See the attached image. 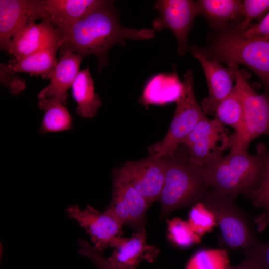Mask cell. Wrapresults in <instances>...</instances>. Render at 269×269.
<instances>
[{
  "label": "cell",
  "instance_id": "1",
  "mask_svg": "<svg viewBox=\"0 0 269 269\" xmlns=\"http://www.w3.org/2000/svg\"><path fill=\"white\" fill-rule=\"evenodd\" d=\"M114 1L97 8L68 28L60 31V52L69 51L83 57H97L99 71L108 62V53L115 45L124 46L126 40H147L155 36L150 29H135L122 26Z\"/></svg>",
  "mask_w": 269,
  "mask_h": 269
},
{
  "label": "cell",
  "instance_id": "2",
  "mask_svg": "<svg viewBox=\"0 0 269 269\" xmlns=\"http://www.w3.org/2000/svg\"><path fill=\"white\" fill-rule=\"evenodd\" d=\"M269 159L265 145H258L255 154L230 152L211 165L202 167L210 189L234 198L240 194L248 197L260 185Z\"/></svg>",
  "mask_w": 269,
  "mask_h": 269
},
{
  "label": "cell",
  "instance_id": "3",
  "mask_svg": "<svg viewBox=\"0 0 269 269\" xmlns=\"http://www.w3.org/2000/svg\"><path fill=\"white\" fill-rule=\"evenodd\" d=\"M166 171L159 201L161 217L190 205L198 203L210 189L203 167L191 163L186 149L179 147L171 156L165 157Z\"/></svg>",
  "mask_w": 269,
  "mask_h": 269
},
{
  "label": "cell",
  "instance_id": "4",
  "mask_svg": "<svg viewBox=\"0 0 269 269\" xmlns=\"http://www.w3.org/2000/svg\"><path fill=\"white\" fill-rule=\"evenodd\" d=\"M203 51L210 59L224 62L229 67L247 66L259 77L265 93L269 94V34L243 38L230 30L220 34Z\"/></svg>",
  "mask_w": 269,
  "mask_h": 269
},
{
  "label": "cell",
  "instance_id": "5",
  "mask_svg": "<svg viewBox=\"0 0 269 269\" xmlns=\"http://www.w3.org/2000/svg\"><path fill=\"white\" fill-rule=\"evenodd\" d=\"M214 216L225 244L245 251L258 242L251 221L230 196L210 189L201 202Z\"/></svg>",
  "mask_w": 269,
  "mask_h": 269
},
{
  "label": "cell",
  "instance_id": "6",
  "mask_svg": "<svg viewBox=\"0 0 269 269\" xmlns=\"http://www.w3.org/2000/svg\"><path fill=\"white\" fill-rule=\"evenodd\" d=\"M234 75L242 101L243 122L240 132L231 135L230 152H247L255 139L269 136V94L256 92L238 68H235Z\"/></svg>",
  "mask_w": 269,
  "mask_h": 269
},
{
  "label": "cell",
  "instance_id": "7",
  "mask_svg": "<svg viewBox=\"0 0 269 269\" xmlns=\"http://www.w3.org/2000/svg\"><path fill=\"white\" fill-rule=\"evenodd\" d=\"M183 90L176 101V107L168 131L153 153L160 157L172 155L191 131L206 114L198 104L193 88L191 70H188L182 82Z\"/></svg>",
  "mask_w": 269,
  "mask_h": 269
},
{
  "label": "cell",
  "instance_id": "8",
  "mask_svg": "<svg viewBox=\"0 0 269 269\" xmlns=\"http://www.w3.org/2000/svg\"><path fill=\"white\" fill-rule=\"evenodd\" d=\"M182 144L190 161L204 167L219 160L224 152L231 149V135L217 119L206 116L188 134Z\"/></svg>",
  "mask_w": 269,
  "mask_h": 269
},
{
  "label": "cell",
  "instance_id": "9",
  "mask_svg": "<svg viewBox=\"0 0 269 269\" xmlns=\"http://www.w3.org/2000/svg\"><path fill=\"white\" fill-rule=\"evenodd\" d=\"M116 171L150 205L159 200L166 175L165 157L152 153L142 160L127 162Z\"/></svg>",
  "mask_w": 269,
  "mask_h": 269
},
{
  "label": "cell",
  "instance_id": "10",
  "mask_svg": "<svg viewBox=\"0 0 269 269\" xmlns=\"http://www.w3.org/2000/svg\"><path fill=\"white\" fill-rule=\"evenodd\" d=\"M153 9L159 16L152 22L154 31L170 29L178 42V53L184 55L188 50V37L195 17L198 15L195 1L190 0H159Z\"/></svg>",
  "mask_w": 269,
  "mask_h": 269
},
{
  "label": "cell",
  "instance_id": "11",
  "mask_svg": "<svg viewBox=\"0 0 269 269\" xmlns=\"http://www.w3.org/2000/svg\"><path fill=\"white\" fill-rule=\"evenodd\" d=\"M112 175V199L105 211L123 225L141 230L144 228L146 212L151 205L116 170Z\"/></svg>",
  "mask_w": 269,
  "mask_h": 269
},
{
  "label": "cell",
  "instance_id": "12",
  "mask_svg": "<svg viewBox=\"0 0 269 269\" xmlns=\"http://www.w3.org/2000/svg\"><path fill=\"white\" fill-rule=\"evenodd\" d=\"M66 212L84 228L90 237L93 247L101 253L109 246L112 247L122 237L123 225L105 211L101 213L90 205L82 209L73 205L66 209Z\"/></svg>",
  "mask_w": 269,
  "mask_h": 269
},
{
  "label": "cell",
  "instance_id": "13",
  "mask_svg": "<svg viewBox=\"0 0 269 269\" xmlns=\"http://www.w3.org/2000/svg\"><path fill=\"white\" fill-rule=\"evenodd\" d=\"M189 50L201 64L208 85L209 95L202 100L201 107L205 114L215 115L219 103L233 88L235 68H224L218 62L208 58L196 45L189 47Z\"/></svg>",
  "mask_w": 269,
  "mask_h": 269
},
{
  "label": "cell",
  "instance_id": "14",
  "mask_svg": "<svg viewBox=\"0 0 269 269\" xmlns=\"http://www.w3.org/2000/svg\"><path fill=\"white\" fill-rule=\"evenodd\" d=\"M61 39L60 31L48 20H41L39 23L31 22L12 38L8 53L19 60L48 48H60Z\"/></svg>",
  "mask_w": 269,
  "mask_h": 269
},
{
  "label": "cell",
  "instance_id": "15",
  "mask_svg": "<svg viewBox=\"0 0 269 269\" xmlns=\"http://www.w3.org/2000/svg\"><path fill=\"white\" fill-rule=\"evenodd\" d=\"M41 19L39 0H0V46L8 52L12 38L28 23Z\"/></svg>",
  "mask_w": 269,
  "mask_h": 269
},
{
  "label": "cell",
  "instance_id": "16",
  "mask_svg": "<svg viewBox=\"0 0 269 269\" xmlns=\"http://www.w3.org/2000/svg\"><path fill=\"white\" fill-rule=\"evenodd\" d=\"M104 0H41V20H47L59 31L106 4Z\"/></svg>",
  "mask_w": 269,
  "mask_h": 269
},
{
  "label": "cell",
  "instance_id": "17",
  "mask_svg": "<svg viewBox=\"0 0 269 269\" xmlns=\"http://www.w3.org/2000/svg\"><path fill=\"white\" fill-rule=\"evenodd\" d=\"M145 228L133 234L129 238H120L113 245L114 250L107 258L113 266L121 269H136L142 261L153 263L159 254V249L147 243Z\"/></svg>",
  "mask_w": 269,
  "mask_h": 269
},
{
  "label": "cell",
  "instance_id": "18",
  "mask_svg": "<svg viewBox=\"0 0 269 269\" xmlns=\"http://www.w3.org/2000/svg\"><path fill=\"white\" fill-rule=\"evenodd\" d=\"M61 56L49 77V84L38 94L40 99H57L66 105L68 89L72 87L79 72L83 59L81 55L66 51Z\"/></svg>",
  "mask_w": 269,
  "mask_h": 269
},
{
  "label": "cell",
  "instance_id": "19",
  "mask_svg": "<svg viewBox=\"0 0 269 269\" xmlns=\"http://www.w3.org/2000/svg\"><path fill=\"white\" fill-rule=\"evenodd\" d=\"M59 49V46H56L19 60L13 59L8 64L1 63L0 71L12 75L23 72L48 79L58 62L56 55Z\"/></svg>",
  "mask_w": 269,
  "mask_h": 269
},
{
  "label": "cell",
  "instance_id": "20",
  "mask_svg": "<svg viewBox=\"0 0 269 269\" xmlns=\"http://www.w3.org/2000/svg\"><path fill=\"white\" fill-rule=\"evenodd\" d=\"M183 85L176 72L159 73L151 77L141 96L145 105H162L177 101L182 93Z\"/></svg>",
  "mask_w": 269,
  "mask_h": 269
},
{
  "label": "cell",
  "instance_id": "21",
  "mask_svg": "<svg viewBox=\"0 0 269 269\" xmlns=\"http://www.w3.org/2000/svg\"><path fill=\"white\" fill-rule=\"evenodd\" d=\"M71 88L73 98L77 104V114L85 118L94 117L102 101L95 92L94 81L88 67L79 71Z\"/></svg>",
  "mask_w": 269,
  "mask_h": 269
},
{
  "label": "cell",
  "instance_id": "22",
  "mask_svg": "<svg viewBox=\"0 0 269 269\" xmlns=\"http://www.w3.org/2000/svg\"><path fill=\"white\" fill-rule=\"evenodd\" d=\"M198 13L214 25H222L242 14L243 1L238 0H199L195 1Z\"/></svg>",
  "mask_w": 269,
  "mask_h": 269
},
{
  "label": "cell",
  "instance_id": "23",
  "mask_svg": "<svg viewBox=\"0 0 269 269\" xmlns=\"http://www.w3.org/2000/svg\"><path fill=\"white\" fill-rule=\"evenodd\" d=\"M38 106L44 112L39 129L41 134L69 130L72 118L65 105L57 99H40Z\"/></svg>",
  "mask_w": 269,
  "mask_h": 269
},
{
  "label": "cell",
  "instance_id": "24",
  "mask_svg": "<svg viewBox=\"0 0 269 269\" xmlns=\"http://www.w3.org/2000/svg\"><path fill=\"white\" fill-rule=\"evenodd\" d=\"M215 118L224 125L235 130V134L241 130L243 122V107L240 93L236 87L218 105L215 114Z\"/></svg>",
  "mask_w": 269,
  "mask_h": 269
},
{
  "label": "cell",
  "instance_id": "25",
  "mask_svg": "<svg viewBox=\"0 0 269 269\" xmlns=\"http://www.w3.org/2000/svg\"><path fill=\"white\" fill-rule=\"evenodd\" d=\"M230 266L225 251L202 250L190 259L185 269H227Z\"/></svg>",
  "mask_w": 269,
  "mask_h": 269
},
{
  "label": "cell",
  "instance_id": "26",
  "mask_svg": "<svg viewBox=\"0 0 269 269\" xmlns=\"http://www.w3.org/2000/svg\"><path fill=\"white\" fill-rule=\"evenodd\" d=\"M169 239L175 245L187 248L200 241V237L194 232L188 222L179 218L167 220Z\"/></svg>",
  "mask_w": 269,
  "mask_h": 269
},
{
  "label": "cell",
  "instance_id": "27",
  "mask_svg": "<svg viewBox=\"0 0 269 269\" xmlns=\"http://www.w3.org/2000/svg\"><path fill=\"white\" fill-rule=\"evenodd\" d=\"M188 217V222L200 237L211 231L217 224L214 215L201 202L191 209Z\"/></svg>",
  "mask_w": 269,
  "mask_h": 269
},
{
  "label": "cell",
  "instance_id": "28",
  "mask_svg": "<svg viewBox=\"0 0 269 269\" xmlns=\"http://www.w3.org/2000/svg\"><path fill=\"white\" fill-rule=\"evenodd\" d=\"M269 11V0H245L243 1L242 14L244 19L234 29L240 34L250 25L251 22L256 18H260Z\"/></svg>",
  "mask_w": 269,
  "mask_h": 269
},
{
  "label": "cell",
  "instance_id": "29",
  "mask_svg": "<svg viewBox=\"0 0 269 269\" xmlns=\"http://www.w3.org/2000/svg\"><path fill=\"white\" fill-rule=\"evenodd\" d=\"M248 197L255 207L269 212V159L260 185Z\"/></svg>",
  "mask_w": 269,
  "mask_h": 269
},
{
  "label": "cell",
  "instance_id": "30",
  "mask_svg": "<svg viewBox=\"0 0 269 269\" xmlns=\"http://www.w3.org/2000/svg\"><path fill=\"white\" fill-rule=\"evenodd\" d=\"M79 253L89 258L98 269H121L112 266L107 258L104 257L101 253L95 249L93 246L84 240H79Z\"/></svg>",
  "mask_w": 269,
  "mask_h": 269
},
{
  "label": "cell",
  "instance_id": "31",
  "mask_svg": "<svg viewBox=\"0 0 269 269\" xmlns=\"http://www.w3.org/2000/svg\"><path fill=\"white\" fill-rule=\"evenodd\" d=\"M245 254L252 258L261 269H269V241L257 242L251 248L246 250Z\"/></svg>",
  "mask_w": 269,
  "mask_h": 269
},
{
  "label": "cell",
  "instance_id": "32",
  "mask_svg": "<svg viewBox=\"0 0 269 269\" xmlns=\"http://www.w3.org/2000/svg\"><path fill=\"white\" fill-rule=\"evenodd\" d=\"M238 34L243 38L269 34V11L259 23L250 24L245 31L242 33Z\"/></svg>",
  "mask_w": 269,
  "mask_h": 269
},
{
  "label": "cell",
  "instance_id": "33",
  "mask_svg": "<svg viewBox=\"0 0 269 269\" xmlns=\"http://www.w3.org/2000/svg\"><path fill=\"white\" fill-rule=\"evenodd\" d=\"M1 83L7 87L14 95H17L23 90L26 84L25 81L17 76L9 75L0 71Z\"/></svg>",
  "mask_w": 269,
  "mask_h": 269
},
{
  "label": "cell",
  "instance_id": "34",
  "mask_svg": "<svg viewBox=\"0 0 269 269\" xmlns=\"http://www.w3.org/2000/svg\"><path fill=\"white\" fill-rule=\"evenodd\" d=\"M227 269H261L257 263L250 257L246 255L245 258L235 266H230Z\"/></svg>",
  "mask_w": 269,
  "mask_h": 269
},
{
  "label": "cell",
  "instance_id": "35",
  "mask_svg": "<svg viewBox=\"0 0 269 269\" xmlns=\"http://www.w3.org/2000/svg\"><path fill=\"white\" fill-rule=\"evenodd\" d=\"M257 225L258 230L260 231L264 230L269 224V212L264 213L255 220Z\"/></svg>",
  "mask_w": 269,
  "mask_h": 269
}]
</instances>
